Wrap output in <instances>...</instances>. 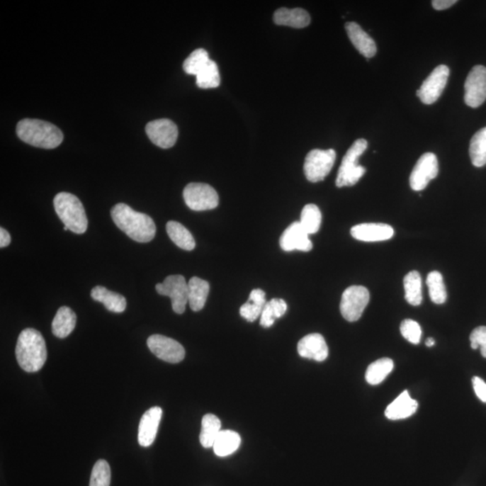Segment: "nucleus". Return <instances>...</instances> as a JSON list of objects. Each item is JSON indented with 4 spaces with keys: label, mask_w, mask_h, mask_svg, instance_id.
Returning <instances> with one entry per match:
<instances>
[{
    "label": "nucleus",
    "mask_w": 486,
    "mask_h": 486,
    "mask_svg": "<svg viewBox=\"0 0 486 486\" xmlns=\"http://www.w3.org/2000/svg\"><path fill=\"white\" fill-rule=\"evenodd\" d=\"M53 205L56 213L69 231L76 234H82L88 229L84 206L76 196L71 193L61 192L55 196Z\"/></svg>",
    "instance_id": "20e7f679"
},
{
    "label": "nucleus",
    "mask_w": 486,
    "mask_h": 486,
    "mask_svg": "<svg viewBox=\"0 0 486 486\" xmlns=\"http://www.w3.org/2000/svg\"><path fill=\"white\" fill-rule=\"evenodd\" d=\"M298 354L302 358L314 359L315 361H324L328 358L329 349L324 336L312 334L305 336L298 342Z\"/></svg>",
    "instance_id": "f3484780"
},
{
    "label": "nucleus",
    "mask_w": 486,
    "mask_h": 486,
    "mask_svg": "<svg viewBox=\"0 0 486 486\" xmlns=\"http://www.w3.org/2000/svg\"><path fill=\"white\" fill-rule=\"evenodd\" d=\"M16 356L23 371L35 373L42 369L47 359V349L43 335L35 329H24L16 344Z\"/></svg>",
    "instance_id": "f03ea898"
},
{
    "label": "nucleus",
    "mask_w": 486,
    "mask_h": 486,
    "mask_svg": "<svg viewBox=\"0 0 486 486\" xmlns=\"http://www.w3.org/2000/svg\"><path fill=\"white\" fill-rule=\"evenodd\" d=\"M210 61L208 52L205 49L195 50L183 63L186 74L198 75Z\"/></svg>",
    "instance_id": "72a5a7b5"
},
{
    "label": "nucleus",
    "mask_w": 486,
    "mask_h": 486,
    "mask_svg": "<svg viewBox=\"0 0 486 486\" xmlns=\"http://www.w3.org/2000/svg\"><path fill=\"white\" fill-rule=\"evenodd\" d=\"M111 482V469L108 462L99 459L92 469L89 486H110Z\"/></svg>",
    "instance_id": "f704fd0d"
},
{
    "label": "nucleus",
    "mask_w": 486,
    "mask_h": 486,
    "mask_svg": "<svg viewBox=\"0 0 486 486\" xmlns=\"http://www.w3.org/2000/svg\"><path fill=\"white\" fill-rule=\"evenodd\" d=\"M281 247L283 251L293 252H310L312 249V243L309 239V234L302 227L300 222H293L283 232L281 241Z\"/></svg>",
    "instance_id": "2eb2a0df"
},
{
    "label": "nucleus",
    "mask_w": 486,
    "mask_h": 486,
    "mask_svg": "<svg viewBox=\"0 0 486 486\" xmlns=\"http://www.w3.org/2000/svg\"><path fill=\"white\" fill-rule=\"evenodd\" d=\"M486 101V68L477 65L469 72L465 83V102L477 108Z\"/></svg>",
    "instance_id": "ddd939ff"
},
{
    "label": "nucleus",
    "mask_w": 486,
    "mask_h": 486,
    "mask_svg": "<svg viewBox=\"0 0 486 486\" xmlns=\"http://www.w3.org/2000/svg\"><path fill=\"white\" fill-rule=\"evenodd\" d=\"M186 205L193 211H206L217 208L219 196L214 188L205 183H189L183 191Z\"/></svg>",
    "instance_id": "0eeeda50"
},
{
    "label": "nucleus",
    "mask_w": 486,
    "mask_h": 486,
    "mask_svg": "<svg viewBox=\"0 0 486 486\" xmlns=\"http://www.w3.org/2000/svg\"><path fill=\"white\" fill-rule=\"evenodd\" d=\"M351 234L358 241L375 242L390 239L395 231L392 226L385 224H361L353 226Z\"/></svg>",
    "instance_id": "a211bd4d"
},
{
    "label": "nucleus",
    "mask_w": 486,
    "mask_h": 486,
    "mask_svg": "<svg viewBox=\"0 0 486 486\" xmlns=\"http://www.w3.org/2000/svg\"><path fill=\"white\" fill-rule=\"evenodd\" d=\"M457 2V0H434L431 4L436 10H445L451 8Z\"/></svg>",
    "instance_id": "37998d69"
},
{
    "label": "nucleus",
    "mask_w": 486,
    "mask_h": 486,
    "mask_svg": "<svg viewBox=\"0 0 486 486\" xmlns=\"http://www.w3.org/2000/svg\"><path fill=\"white\" fill-rule=\"evenodd\" d=\"M417 408V401L411 397L408 391H405L388 406L385 414L386 418L392 421H397V419L410 417L415 414Z\"/></svg>",
    "instance_id": "aec40b11"
},
{
    "label": "nucleus",
    "mask_w": 486,
    "mask_h": 486,
    "mask_svg": "<svg viewBox=\"0 0 486 486\" xmlns=\"http://www.w3.org/2000/svg\"><path fill=\"white\" fill-rule=\"evenodd\" d=\"M429 298L437 305L444 304L447 300V290L443 281V277L439 271L429 273L427 277Z\"/></svg>",
    "instance_id": "2f4dec72"
},
{
    "label": "nucleus",
    "mask_w": 486,
    "mask_h": 486,
    "mask_svg": "<svg viewBox=\"0 0 486 486\" xmlns=\"http://www.w3.org/2000/svg\"><path fill=\"white\" fill-rule=\"evenodd\" d=\"M368 148V142L365 139L356 140L346 153L339 169L336 186L338 188L351 186L357 184L359 179L366 173V169L358 165V159Z\"/></svg>",
    "instance_id": "39448f33"
},
{
    "label": "nucleus",
    "mask_w": 486,
    "mask_h": 486,
    "mask_svg": "<svg viewBox=\"0 0 486 486\" xmlns=\"http://www.w3.org/2000/svg\"><path fill=\"white\" fill-rule=\"evenodd\" d=\"M473 388L477 397L482 402H486V383L482 378L474 377L472 379Z\"/></svg>",
    "instance_id": "a19ab883"
},
{
    "label": "nucleus",
    "mask_w": 486,
    "mask_h": 486,
    "mask_svg": "<svg viewBox=\"0 0 486 486\" xmlns=\"http://www.w3.org/2000/svg\"><path fill=\"white\" fill-rule=\"evenodd\" d=\"M346 31L349 40L355 48L366 58L374 57L377 53V45L371 35L355 22H349L345 25Z\"/></svg>",
    "instance_id": "6ab92c4d"
},
{
    "label": "nucleus",
    "mask_w": 486,
    "mask_h": 486,
    "mask_svg": "<svg viewBox=\"0 0 486 486\" xmlns=\"http://www.w3.org/2000/svg\"><path fill=\"white\" fill-rule=\"evenodd\" d=\"M11 242L9 232L4 228H0V247L5 248Z\"/></svg>",
    "instance_id": "c03bdc74"
},
{
    "label": "nucleus",
    "mask_w": 486,
    "mask_h": 486,
    "mask_svg": "<svg viewBox=\"0 0 486 486\" xmlns=\"http://www.w3.org/2000/svg\"><path fill=\"white\" fill-rule=\"evenodd\" d=\"M401 334L405 339L412 344H419L422 338V328L414 320L406 319L401 324Z\"/></svg>",
    "instance_id": "c9c22d12"
},
{
    "label": "nucleus",
    "mask_w": 486,
    "mask_h": 486,
    "mask_svg": "<svg viewBox=\"0 0 486 486\" xmlns=\"http://www.w3.org/2000/svg\"><path fill=\"white\" fill-rule=\"evenodd\" d=\"M275 24L290 26L294 28H304L311 22L310 15L302 9H279L273 16Z\"/></svg>",
    "instance_id": "412c9836"
},
{
    "label": "nucleus",
    "mask_w": 486,
    "mask_h": 486,
    "mask_svg": "<svg viewBox=\"0 0 486 486\" xmlns=\"http://www.w3.org/2000/svg\"><path fill=\"white\" fill-rule=\"evenodd\" d=\"M469 155L475 167L481 168L486 164V126L473 136L469 146Z\"/></svg>",
    "instance_id": "c85d7f7f"
},
{
    "label": "nucleus",
    "mask_w": 486,
    "mask_h": 486,
    "mask_svg": "<svg viewBox=\"0 0 486 486\" xmlns=\"http://www.w3.org/2000/svg\"><path fill=\"white\" fill-rule=\"evenodd\" d=\"M448 76V66L439 65L434 69L417 91V96L424 104L431 105L438 101L447 86Z\"/></svg>",
    "instance_id": "9d476101"
},
{
    "label": "nucleus",
    "mask_w": 486,
    "mask_h": 486,
    "mask_svg": "<svg viewBox=\"0 0 486 486\" xmlns=\"http://www.w3.org/2000/svg\"><path fill=\"white\" fill-rule=\"evenodd\" d=\"M274 312H272L271 305H269V302L265 305L264 308H263L261 315V325L264 328L271 327L274 324L275 320Z\"/></svg>",
    "instance_id": "58836bf2"
},
{
    "label": "nucleus",
    "mask_w": 486,
    "mask_h": 486,
    "mask_svg": "<svg viewBox=\"0 0 486 486\" xmlns=\"http://www.w3.org/2000/svg\"><path fill=\"white\" fill-rule=\"evenodd\" d=\"M471 348L481 349L482 357L486 358V326L475 328L470 334Z\"/></svg>",
    "instance_id": "e433bc0d"
},
{
    "label": "nucleus",
    "mask_w": 486,
    "mask_h": 486,
    "mask_svg": "<svg viewBox=\"0 0 486 486\" xmlns=\"http://www.w3.org/2000/svg\"><path fill=\"white\" fill-rule=\"evenodd\" d=\"M335 159L334 149H312L305 157L304 171L306 179L312 183L324 181L334 167Z\"/></svg>",
    "instance_id": "423d86ee"
},
{
    "label": "nucleus",
    "mask_w": 486,
    "mask_h": 486,
    "mask_svg": "<svg viewBox=\"0 0 486 486\" xmlns=\"http://www.w3.org/2000/svg\"><path fill=\"white\" fill-rule=\"evenodd\" d=\"M166 230L169 237L178 247L185 251H193L195 249V239L184 225L176 221H169L166 225Z\"/></svg>",
    "instance_id": "393cba45"
},
{
    "label": "nucleus",
    "mask_w": 486,
    "mask_h": 486,
    "mask_svg": "<svg viewBox=\"0 0 486 486\" xmlns=\"http://www.w3.org/2000/svg\"><path fill=\"white\" fill-rule=\"evenodd\" d=\"M77 316L67 306H62L57 311L52 324V331L56 337L64 339L72 334L76 327Z\"/></svg>",
    "instance_id": "5701e85b"
},
{
    "label": "nucleus",
    "mask_w": 486,
    "mask_h": 486,
    "mask_svg": "<svg viewBox=\"0 0 486 486\" xmlns=\"http://www.w3.org/2000/svg\"><path fill=\"white\" fill-rule=\"evenodd\" d=\"M145 130L149 140L159 148H171L178 140V128L169 119H158L149 122Z\"/></svg>",
    "instance_id": "4468645a"
},
{
    "label": "nucleus",
    "mask_w": 486,
    "mask_h": 486,
    "mask_svg": "<svg viewBox=\"0 0 486 486\" xmlns=\"http://www.w3.org/2000/svg\"><path fill=\"white\" fill-rule=\"evenodd\" d=\"M406 301L418 306L422 302V278L418 271L409 272L404 278Z\"/></svg>",
    "instance_id": "c756f323"
},
{
    "label": "nucleus",
    "mask_w": 486,
    "mask_h": 486,
    "mask_svg": "<svg viewBox=\"0 0 486 486\" xmlns=\"http://www.w3.org/2000/svg\"><path fill=\"white\" fill-rule=\"evenodd\" d=\"M147 345L149 351L163 361L176 364L185 358L184 347L175 339L166 336L152 335L147 339Z\"/></svg>",
    "instance_id": "9b49d317"
},
{
    "label": "nucleus",
    "mask_w": 486,
    "mask_h": 486,
    "mask_svg": "<svg viewBox=\"0 0 486 486\" xmlns=\"http://www.w3.org/2000/svg\"><path fill=\"white\" fill-rule=\"evenodd\" d=\"M249 300L256 303V304L263 306V307L267 304V301H266V293L259 288L252 291L251 295H249Z\"/></svg>",
    "instance_id": "79ce46f5"
},
{
    "label": "nucleus",
    "mask_w": 486,
    "mask_h": 486,
    "mask_svg": "<svg viewBox=\"0 0 486 486\" xmlns=\"http://www.w3.org/2000/svg\"><path fill=\"white\" fill-rule=\"evenodd\" d=\"M196 77V85L200 89H215L221 82L218 66L210 60L205 67Z\"/></svg>",
    "instance_id": "473e14b6"
},
{
    "label": "nucleus",
    "mask_w": 486,
    "mask_h": 486,
    "mask_svg": "<svg viewBox=\"0 0 486 486\" xmlns=\"http://www.w3.org/2000/svg\"><path fill=\"white\" fill-rule=\"evenodd\" d=\"M369 298H371V295L365 286H349L341 296V305H339L341 315L348 322H357L367 307Z\"/></svg>",
    "instance_id": "6e6552de"
},
{
    "label": "nucleus",
    "mask_w": 486,
    "mask_h": 486,
    "mask_svg": "<svg viewBox=\"0 0 486 486\" xmlns=\"http://www.w3.org/2000/svg\"><path fill=\"white\" fill-rule=\"evenodd\" d=\"M394 361L391 358L378 359L368 366L366 372V380L369 385H377L385 380L394 369Z\"/></svg>",
    "instance_id": "cd10ccee"
},
{
    "label": "nucleus",
    "mask_w": 486,
    "mask_h": 486,
    "mask_svg": "<svg viewBox=\"0 0 486 486\" xmlns=\"http://www.w3.org/2000/svg\"><path fill=\"white\" fill-rule=\"evenodd\" d=\"M439 174V162L434 153L427 152L421 156L416 163L410 176V186L412 191H422L429 181Z\"/></svg>",
    "instance_id": "f8f14e48"
},
{
    "label": "nucleus",
    "mask_w": 486,
    "mask_h": 486,
    "mask_svg": "<svg viewBox=\"0 0 486 486\" xmlns=\"http://www.w3.org/2000/svg\"><path fill=\"white\" fill-rule=\"evenodd\" d=\"M241 442V436L237 432L225 429L220 432L213 448L216 456L225 458L237 451Z\"/></svg>",
    "instance_id": "a878e982"
},
{
    "label": "nucleus",
    "mask_w": 486,
    "mask_h": 486,
    "mask_svg": "<svg viewBox=\"0 0 486 486\" xmlns=\"http://www.w3.org/2000/svg\"><path fill=\"white\" fill-rule=\"evenodd\" d=\"M111 216L115 225L134 241L146 243L154 239L156 225L149 215L120 203L112 208Z\"/></svg>",
    "instance_id": "f257e3e1"
},
{
    "label": "nucleus",
    "mask_w": 486,
    "mask_h": 486,
    "mask_svg": "<svg viewBox=\"0 0 486 486\" xmlns=\"http://www.w3.org/2000/svg\"><path fill=\"white\" fill-rule=\"evenodd\" d=\"M263 308H264L263 306L249 300L242 305L241 309H239V314L246 321L253 322L259 317H261Z\"/></svg>",
    "instance_id": "4c0bfd02"
},
{
    "label": "nucleus",
    "mask_w": 486,
    "mask_h": 486,
    "mask_svg": "<svg viewBox=\"0 0 486 486\" xmlns=\"http://www.w3.org/2000/svg\"><path fill=\"white\" fill-rule=\"evenodd\" d=\"M156 290L159 295L169 296L171 299L173 311L182 315L188 303V285L181 275H171L162 283L156 285Z\"/></svg>",
    "instance_id": "1a4fd4ad"
},
{
    "label": "nucleus",
    "mask_w": 486,
    "mask_h": 486,
    "mask_svg": "<svg viewBox=\"0 0 486 486\" xmlns=\"http://www.w3.org/2000/svg\"><path fill=\"white\" fill-rule=\"evenodd\" d=\"M300 224L309 235L319 231L322 224V213L317 205L309 204L303 208Z\"/></svg>",
    "instance_id": "7c9ffc66"
},
{
    "label": "nucleus",
    "mask_w": 486,
    "mask_h": 486,
    "mask_svg": "<svg viewBox=\"0 0 486 486\" xmlns=\"http://www.w3.org/2000/svg\"><path fill=\"white\" fill-rule=\"evenodd\" d=\"M91 298L96 302L102 303L108 311L116 314L125 312L128 305L125 296L109 291L108 288L101 286H96L92 289Z\"/></svg>",
    "instance_id": "4be33fe9"
},
{
    "label": "nucleus",
    "mask_w": 486,
    "mask_h": 486,
    "mask_svg": "<svg viewBox=\"0 0 486 486\" xmlns=\"http://www.w3.org/2000/svg\"><path fill=\"white\" fill-rule=\"evenodd\" d=\"M16 135L23 142L43 149H55L63 141L62 132L57 126L38 119L21 120L16 126Z\"/></svg>",
    "instance_id": "7ed1b4c3"
},
{
    "label": "nucleus",
    "mask_w": 486,
    "mask_h": 486,
    "mask_svg": "<svg viewBox=\"0 0 486 486\" xmlns=\"http://www.w3.org/2000/svg\"><path fill=\"white\" fill-rule=\"evenodd\" d=\"M269 304L271 305L275 317L277 319L282 317L286 314V310H288V305L283 299H272V300L269 302Z\"/></svg>",
    "instance_id": "ea45409f"
},
{
    "label": "nucleus",
    "mask_w": 486,
    "mask_h": 486,
    "mask_svg": "<svg viewBox=\"0 0 486 486\" xmlns=\"http://www.w3.org/2000/svg\"><path fill=\"white\" fill-rule=\"evenodd\" d=\"M435 345V341L434 339L432 338H429L427 341H426V346L427 347H432V346Z\"/></svg>",
    "instance_id": "a18cd8bd"
},
{
    "label": "nucleus",
    "mask_w": 486,
    "mask_h": 486,
    "mask_svg": "<svg viewBox=\"0 0 486 486\" xmlns=\"http://www.w3.org/2000/svg\"><path fill=\"white\" fill-rule=\"evenodd\" d=\"M68 230L69 229L67 227H66V226H64V231H68Z\"/></svg>",
    "instance_id": "49530a36"
},
{
    "label": "nucleus",
    "mask_w": 486,
    "mask_h": 486,
    "mask_svg": "<svg viewBox=\"0 0 486 486\" xmlns=\"http://www.w3.org/2000/svg\"><path fill=\"white\" fill-rule=\"evenodd\" d=\"M162 417V409L158 406L149 409L142 415L138 431V442L142 447H149L154 442Z\"/></svg>",
    "instance_id": "dca6fc26"
},
{
    "label": "nucleus",
    "mask_w": 486,
    "mask_h": 486,
    "mask_svg": "<svg viewBox=\"0 0 486 486\" xmlns=\"http://www.w3.org/2000/svg\"><path fill=\"white\" fill-rule=\"evenodd\" d=\"M188 285V304L191 310L201 311L208 300L210 286L204 279L194 277L191 278Z\"/></svg>",
    "instance_id": "b1692460"
},
{
    "label": "nucleus",
    "mask_w": 486,
    "mask_h": 486,
    "mask_svg": "<svg viewBox=\"0 0 486 486\" xmlns=\"http://www.w3.org/2000/svg\"><path fill=\"white\" fill-rule=\"evenodd\" d=\"M221 421L214 414H206L202 419L200 443L205 448H213L220 432L222 431Z\"/></svg>",
    "instance_id": "bb28decb"
}]
</instances>
